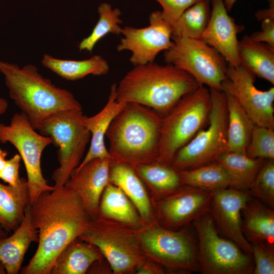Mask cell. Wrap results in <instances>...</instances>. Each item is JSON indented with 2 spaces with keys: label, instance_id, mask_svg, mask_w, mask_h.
I'll list each match as a JSON object with an SVG mask.
<instances>
[{
  "label": "cell",
  "instance_id": "1",
  "mask_svg": "<svg viewBox=\"0 0 274 274\" xmlns=\"http://www.w3.org/2000/svg\"><path fill=\"white\" fill-rule=\"evenodd\" d=\"M32 224L38 246L21 274H50L62 250L88 227L91 218L78 195L63 186L42 194L30 204Z\"/></svg>",
  "mask_w": 274,
  "mask_h": 274
},
{
  "label": "cell",
  "instance_id": "2",
  "mask_svg": "<svg viewBox=\"0 0 274 274\" xmlns=\"http://www.w3.org/2000/svg\"><path fill=\"white\" fill-rule=\"evenodd\" d=\"M162 117L149 107L126 103L111 122L106 134L111 161L132 167L157 161Z\"/></svg>",
  "mask_w": 274,
  "mask_h": 274
},
{
  "label": "cell",
  "instance_id": "3",
  "mask_svg": "<svg viewBox=\"0 0 274 274\" xmlns=\"http://www.w3.org/2000/svg\"><path fill=\"white\" fill-rule=\"evenodd\" d=\"M199 86L190 74L176 66L154 62L134 66L117 85L116 99L149 107L163 116Z\"/></svg>",
  "mask_w": 274,
  "mask_h": 274
},
{
  "label": "cell",
  "instance_id": "4",
  "mask_svg": "<svg viewBox=\"0 0 274 274\" xmlns=\"http://www.w3.org/2000/svg\"><path fill=\"white\" fill-rule=\"evenodd\" d=\"M0 72L4 77L10 97L35 130L41 121L54 113L82 109L70 91L56 86L32 64L20 67L0 60Z\"/></svg>",
  "mask_w": 274,
  "mask_h": 274
},
{
  "label": "cell",
  "instance_id": "5",
  "mask_svg": "<svg viewBox=\"0 0 274 274\" xmlns=\"http://www.w3.org/2000/svg\"><path fill=\"white\" fill-rule=\"evenodd\" d=\"M211 107L210 89L200 85L162 116L157 162L170 166L177 152L208 123Z\"/></svg>",
  "mask_w": 274,
  "mask_h": 274
},
{
  "label": "cell",
  "instance_id": "6",
  "mask_svg": "<svg viewBox=\"0 0 274 274\" xmlns=\"http://www.w3.org/2000/svg\"><path fill=\"white\" fill-rule=\"evenodd\" d=\"M82 109H71L54 113L41 121L36 130L50 136L58 148L59 166L52 175L54 189L63 186L81 162L91 135L83 124Z\"/></svg>",
  "mask_w": 274,
  "mask_h": 274
},
{
  "label": "cell",
  "instance_id": "7",
  "mask_svg": "<svg viewBox=\"0 0 274 274\" xmlns=\"http://www.w3.org/2000/svg\"><path fill=\"white\" fill-rule=\"evenodd\" d=\"M78 238L97 247L115 274L135 272L147 258L136 229L99 215Z\"/></svg>",
  "mask_w": 274,
  "mask_h": 274
},
{
  "label": "cell",
  "instance_id": "8",
  "mask_svg": "<svg viewBox=\"0 0 274 274\" xmlns=\"http://www.w3.org/2000/svg\"><path fill=\"white\" fill-rule=\"evenodd\" d=\"M209 89L211 107L208 127L200 129L175 154L170 166L177 172L215 162L226 152L228 112L226 94L216 89Z\"/></svg>",
  "mask_w": 274,
  "mask_h": 274
},
{
  "label": "cell",
  "instance_id": "9",
  "mask_svg": "<svg viewBox=\"0 0 274 274\" xmlns=\"http://www.w3.org/2000/svg\"><path fill=\"white\" fill-rule=\"evenodd\" d=\"M199 271L203 274L252 273L254 263L252 256L245 253L229 239L219 235L208 212L194 219Z\"/></svg>",
  "mask_w": 274,
  "mask_h": 274
},
{
  "label": "cell",
  "instance_id": "10",
  "mask_svg": "<svg viewBox=\"0 0 274 274\" xmlns=\"http://www.w3.org/2000/svg\"><path fill=\"white\" fill-rule=\"evenodd\" d=\"M136 232L149 259L169 270L199 271L197 245L189 234L165 228L158 222L143 226Z\"/></svg>",
  "mask_w": 274,
  "mask_h": 274
},
{
  "label": "cell",
  "instance_id": "11",
  "mask_svg": "<svg viewBox=\"0 0 274 274\" xmlns=\"http://www.w3.org/2000/svg\"><path fill=\"white\" fill-rule=\"evenodd\" d=\"M173 45L164 52L166 64L190 74L200 85L221 91L228 66L225 59L200 39L172 37Z\"/></svg>",
  "mask_w": 274,
  "mask_h": 274
},
{
  "label": "cell",
  "instance_id": "12",
  "mask_svg": "<svg viewBox=\"0 0 274 274\" xmlns=\"http://www.w3.org/2000/svg\"><path fill=\"white\" fill-rule=\"evenodd\" d=\"M0 142L12 144L23 160L31 204L43 193L54 189L48 184L41 167L42 152L52 140L50 136L37 132L24 114H14L9 125L0 123Z\"/></svg>",
  "mask_w": 274,
  "mask_h": 274
},
{
  "label": "cell",
  "instance_id": "13",
  "mask_svg": "<svg viewBox=\"0 0 274 274\" xmlns=\"http://www.w3.org/2000/svg\"><path fill=\"white\" fill-rule=\"evenodd\" d=\"M255 81V76L241 65H228L221 91L234 97L256 125L274 129V87L259 90Z\"/></svg>",
  "mask_w": 274,
  "mask_h": 274
},
{
  "label": "cell",
  "instance_id": "14",
  "mask_svg": "<svg viewBox=\"0 0 274 274\" xmlns=\"http://www.w3.org/2000/svg\"><path fill=\"white\" fill-rule=\"evenodd\" d=\"M123 37L117 45L118 52H131L129 60L134 65L152 63L157 55L173 44L172 25L162 17L161 11H155L149 16V25L143 28L126 26Z\"/></svg>",
  "mask_w": 274,
  "mask_h": 274
},
{
  "label": "cell",
  "instance_id": "15",
  "mask_svg": "<svg viewBox=\"0 0 274 274\" xmlns=\"http://www.w3.org/2000/svg\"><path fill=\"white\" fill-rule=\"evenodd\" d=\"M213 192L182 185L176 191L153 201L157 221L172 230L188 225L208 212Z\"/></svg>",
  "mask_w": 274,
  "mask_h": 274
},
{
  "label": "cell",
  "instance_id": "16",
  "mask_svg": "<svg viewBox=\"0 0 274 274\" xmlns=\"http://www.w3.org/2000/svg\"><path fill=\"white\" fill-rule=\"evenodd\" d=\"M252 197L249 190L231 187L219 189L213 192L208 211L218 231L251 256V244L242 230L241 211Z\"/></svg>",
  "mask_w": 274,
  "mask_h": 274
},
{
  "label": "cell",
  "instance_id": "17",
  "mask_svg": "<svg viewBox=\"0 0 274 274\" xmlns=\"http://www.w3.org/2000/svg\"><path fill=\"white\" fill-rule=\"evenodd\" d=\"M110 158H95L76 168L64 186L76 193L91 219L98 215L102 194L109 183Z\"/></svg>",
  "mask_w": 274,
  "mask_h": 274
},
{
  "label": "cell",
  "instance_id": "18",
  "mask_svg": "<svg viewBox=\"0 0 274 274\" xmlns=\"http://www.w3.org/2000/svg\"><path fill=\"white\" fill-rule=\"evenodd\" d=\"M211 16L200 39L217 50L228 65H240L237 34L245 28L228 14L223 0H211Z\"/></svg>",
  "mask_w": 274,
  "mask_h": 274
},
{
  "label": "cell",
  "instance_id": "19",
  "mask_svg": "<svg viewBox=\"0 0 274 274\" xmlns=\"http://www.w3.org/2000/svg\"><path fill=\"white\" fill-rule=\"evenodd\" d=\"M109 182L119 187L131 200L144 226L157 222L153 202L132 166L111 161Z\"/></svg>",
  "mask_w": 274,
  "mask_h": 274
},
{
  "label": "cell",
  "instance_id": "20",
  "mask_svg": "<svg viewBox=\"0 0 274 274\" xmlns=\"http://www.w3.org/2000/svg\"><path fill=\"white\" fill-rule=\"evenodd\" d=\"M116 86L115 83L112 85L107 102L100 112L91 117L83 116V124L90 133V144L87 154L77 167H82L95 158H111L105 145V137L111 122L126 104L117 100Z\"/></svg>",
  "mask_w": 274,
  "mask_h": 274
},
{
  "label": "cell",
  "instance_id": "21",
  "mask_svg": "<svg viewBox=\"0 0 274 274\" xmlns=\"http://www.w3.org/2000/svg\"><path fill=\"white\" fill-rule=\"evenodd\" d=\"M30 204L25 210L23 219L13 233L0 237V261L7 274L19 273L24 255L30 245L39 241L38 232L33 226L29 213Z\"/></svg>",
  "mask_w": 274,
  "mask_h": 274
},
{
  "label": "cell",
  "instance_id": "22",
  "mask_svg": "<svg viewBox=\"0 0 274 274\" xmlns=\"http://www.w3.org/2000/svg\"><path fill=\"white\" fill-rule=\"evenodd\" d=\"M241 228L249 242L274 245V212L253 197L241 211Z\"/></svg>",
  "mask_w": 274,
  "mask_h": 274
},
{
  "label": "cell",
  "instance_id": "23",
  "mask_svg": "<svg viewBox=\"0 0 274 274\" xmlns=\"http://www.w3.org/2000/svg\"><path fill=\"white\" fill-rule=\"evenodd\" d=\"M103 255L94 245L78 238L71 242L60 253L50 274H84Z\"/></svg>",
  "mask_w": 274,
  "mask_h": 274
},
{
  "label": "cell",
  "instance_id": "24",
  "mask_svg": "<svg viewBox=\"0 0 274 274\" xmlns=\"http://www.w3.org/2000/svg\"><path fill=\"white\" fill-rule=\"evenodd\" d=\"M98 215L135 229L144 226L131 200L119 187L110 182L102 194Z\"/></svg>",
  "mask_w": 274,
  "mask_h": 274
},
{
  "label": "cell",
  "instance_id": "25",
  "mask_svg": "<svg viewBox=\"0 0 274 274\" xmlns=\"http://www.w3.org/2000/svg\"><path fill=\"white\" fill-rule=\"evenodd\" d=\"M240 65L255 77L274 84V47L245 35L239 41Z\"/></svg>",
  "mask_w": 274,
  "mask_h": 274
},
{
  "label": "cell",
  "instance_id": "26",
  "mask_svg": "<svg viewBox=\"0 0 274 274\" xmlns=\"http://www.w3.org/2000/svg\"><path fill=\"white\" fill-rule=\"evenodd\" d=\"M27 180L22 178L17 187L0 183V225L8 233L14 231L21 223L25 210L30 204Z\"/></svg>",
  "mask_w": 274,
  "mask_h": 274
},
{
  "label": "cell",
  "instance_id": "27",
  "mask_svg": "<svg viewBox=\"0 0 274 274\" xmlns=\"http://www.w3.org/2000/svg\"><path fill=\"white\" fill-rule=\"evenodd\" d=\"M41 63L45 67L68 81L81 79L89 75H105L110 70L108 62L100 55L84 60H74L59 59L45 54Z\"/></svg>",
  "mask_w": 274,
  "mask_h": 274
},
{
  "label": "cell",
  "instance_id": "28",
  "mask_svg": "<svg viewBox=\"0 0 274 274\" xmlns=\"http://www.w3.org/2000/svg\"><path fill=\"white\" fill-rule=\"evenodd\" d=\"M152 194V201L165 197L182 184L177 171L171 166L157 161L133 167Z\"/></svg>",
  "mask_w": 274,
  "mask_h": 274
},
{
  "label": "cell",
  "instance_id": "29",
  "mask_svg": "<svg viewBox=\"0 0 274 274\" xmlns=\"http://www.w3.org/2000/svg\"><path fill=\"white\" fill-rule=\"evenodd\" d=\"M226 96L228 112L226 152L246 154L255 124L234 97L227 94Z\"/></svg>",
  "mask_w": 274,
  "mask_h": 274
},
{
  "label": "cell",
  "instance_id": "30",
  "mask_svg": "<svg viewBox=\"0 0 274 274\" xmlns=\"http://www.w3.org/2000/svg\"><path fill=\"white\" fill-rule=\"evenodd\" d=\"M265 159L252 158L245 154L226 152L217 159L227 174L229 187L248 190Z\"/></svg>",
  "mask_w": 274,
  "mask_h": 274
},
{
  "label": "cell",
  "instance_id": "31",
  "mask_svg": "<svg viewBox=\"0 0 274 274\" xmlns=\"http://www.w3.org/2000/svg\"><path fill=\"white\" fill-rule=\"evenodd\" d=\"M178 173L182 185L212 192L229 187V177L217 161Z\"/></svg>",
  "mask_w": 274,
  "mask_h": 274
},
{
  "label": "cell",
  "instance_id": "32",
  "mask_svg": "<svg viewBox=\"0 0 274 274\" xmlns=\"http://www.w3.org/2000/svg\"><path fill=\"white\" fill-rule=\"evenodd\" d=\"M211 0H200L181 15L172 25V37L200 39L209 23Z\"/></svg>",
  "mask_w": 274,
  "mask_h": 274
},
{
  "label": "cell",
  "instance_id": "33",
  "mask_svg": "<svg viewBox=\"0 0 274 274\" xmlns=\"http://www.w3.org/2000/svg\"><path fill=\"white\" fill-rule=\"evenodd\" d=\"M99 19L91 33L79 43L80 51L91 53L99 41L109 33L119 36L122 33L121 12L118 8H113L107 3H101L98 7Z\"/></svg>",
  "mask_w": 274,
  "mask_h": 274
},
{
  "label": "cell",
  "instance_id": "34",
  "mask_svg": "<svg viewBox=\"0 0 274 274\" xmlns=\"http://www.w3.org/2000/svg\"><path fill=\"white\" fill-rule=\"evenodd\" d=\"M251 195L274 207V161L265 160L248 190Z\"/></svg>",
  "mask_w": 274,
  "mask_h": 274
},
{
  "label": "cell",
  "instance_id": "35",
  "mask_svg": "<svg viewBox=\"0 0 274 274\" xmlns=\"http://www.w3.org/2000/svg\"><path fill=\"white\" fill-rule=\"evenodd\" d=\"M246 154L252 158L273 160V128L255 124Z\"/></svg>",
  "mask_w": 274,
  "mask_h": 274
},
{
  "label": "cell",
  "instance_id": "36",
  "mask_svg": "<svg viewBox=\"0 0 274 274\" xmlns=\"http://www.w3.org/2000/svg\"><path fill=\"white\" fill-rule=\"evenodd\" d=\"M254 260L252 274L274 273V245L261 242L250 243Z\"/></svg>",
  "mask_w": 274,
  "mask_h": 274
},
{
  "label": "cell",
  "instance_id": "37",
  "mask_svg": "<svg viewBox=\"0 0 274 274\" xmlns=\"http://www.w3.org/2000/svg\"><path fill=\"white\" fill-rule=\"evenodd\" d=\"M162 7L163 18L172 25L188 8L200 0H155Z\"/></svg>",
  "mask_w": 274,
  "mask_h": 274
},
{
  "label": "cell",
  "instance_id": "38",
  "mask_svg": "<svg viewBox=\"0 0 274 274\" xmlns=\"http://www.w3.org/2000/svg\"><path fill=\"white\" fill-rule=\"evenodd\" d=\"M21 160L19 154L7 160L4 168L0 173V179L12 186H19L22 179L19 177V173Z\"/></svg>",
  "mask_w": 274,
  "mask_h": 274
},
{
  "label": "cell",
  "instance_id": "39",
  "mask_svg": "<svg viewBox=\"0 0 274 274\" xmlns=\"http://www.w3.org/2000/svg\"><path fill=\"white\" fill-rule=\"evenodd\" d=\"M249 36L253 41L265 43L274 47V19L262 20L261 30L255 31Z\"/></svg>",
  "mask_w": 274,
  "mask_h": 274
},
{
  "label": "cell",
  "instance_id": "40",
  "mask_svg": "<svg viewBox=\"0 0 274 274\" xmlns=\"http://www.w3.org/2000/svg\"><path fill=\"white\" fill-rule=\"evenodd\" d=\"M138 274H163L165 271L161 266L152 260L147 258L136 268Z\"/></svg>",
  "mask_w": 274,
  "mask_h": 274
},
{
  "label": "cell",
  "instance_id": "41",
  "mask_svg": "<svg viewBox=\"0 0 274 274\" xmlns=\"http://www.w3.org/2000/svg\"><path fill=\"white\" fill-rule=\"evenodd\" d=\"M269 7L260 10L255 13V17L259 21L267 19H274V0H268Z\"/></svg>",
  "mask_w": 274,
  "mask_h": 274
},
{
  "label": "cell",
  "instance_id": "42",
  "mask_svg": "<svg viewBox=\"0 0 274 274\" xmlns=\"http://www.w3.org/2000/svg\"><path fill=\"white\" fill-rule=\"evenodd\" d=\"M8 155V152L0 148V173L4 168L7 159L6 158Z\"/></svg>",
  "mask_w": 274,
  "mask_h": 274
},
{
  "label": "cell",
  "instance_id": "43",
  "mask_svg": "<svg viewBox=\"0 0 274 274\" xmlns=\"http://www.w3.org/2000/svg\"><path fill=\"white\" fill-rule=\"evenodd\" d=\"M8 107V103L7 100L0 97V116L6 112Z\"/></svg>",
  "mask_w": 274,
  "mask_h": 274
},
{
  "label": "cell",
  "instance_id": "44",
  "mask_svg": "<svg viewBox=\"0 0 274 274\" xmlns=\"http://www.w3.org/2000/svg\"><path fill=\"white\" fill-rule=\"evenodd\" d=\"M226 9L228 12L232 9L237 0H223Z\"/></svg>",
  "mask_w": 274,
  "mask_h": 274
},
{
  "label": "cell",
  "instance_id": "45",
  "mask_svg": "<svg viewBox=\"0 0 274 274\" xmlns=\"http://www.w3.org/2000/svg\"><path fill=\"white\" fill-rule=\"evenodd\" d=\"M9 235V233L5 231L0 225V237H5Z\"/></svg>",
  "mask_w": 274,
  "mask_h": 274
},
{
  "label": "cell",
  "instance_id": "46",
  "mask_svg": "<svg viewBox=\"0 0 274 274\" xmlns=\"http://www.w3.org/2000/svg\"><path fill=\"white\" fill-rule=\"evenodd\" d=\"M7 273L4 264L0 261V274Z\"/></svg>",
  "mask_w": 274,
  "mask_h": 274
}]
</instances>
